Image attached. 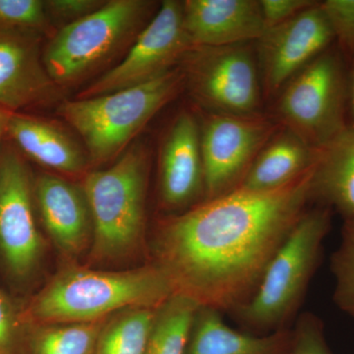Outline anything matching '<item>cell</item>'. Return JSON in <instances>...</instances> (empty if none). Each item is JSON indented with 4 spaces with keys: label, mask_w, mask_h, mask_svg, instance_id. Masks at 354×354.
Returning <instances> with one entry per match:
<instances>
[{
    "label": "cell",
    "mask_w": 354,
    "mask_h": 354,
    "mask_svg": "<svg viewBox=\"0 0 354 354\" xmlns=\"http://www.w3.org/2000/svg\"><path fill=\"white\" fill-rule=\"evenodd\" d=\"M321 152L283 127L262 149L239 188L278 189L313 167Z\"/></svg>",
    "instance_id": "19"
},
{
    "label": "cell",
    "mask_w": 354,
    "mask_h": 354,
    "mask_svg": "<svg viewBox=\"0 0 354 354\" xmlns=\"http://www.w3.org/2000/svg\"><path fill=\"white\" fill-rule=\"evenodd\" d=\"M342 241L354 244V218L344 221L342 230Z\"/></svg>",
    "instance_id": "32"
},
{
    "label": "cell",
    "mask_w": 354,
    "mask_h": 354,
    "mask_svg": "<svg viewBox=\"0 0 354 354\" xmlns=\"http://www.w3.org/2000/svg\"><path fill=\"white\" fill-rule=\"evenodd\" d=\"M317 3L313 0H260L266 29L292 19Z\"/></svg>",
    "instance_id": "29"
},
{
    "label": "cell",
    "mask_w": 354,
    "mask_h": 354,
    "mask_svg": "<svg viewBox=\"0 0 354 354\" xmlns=\"http://www.w3.org/2000/svg\"><path fill=\"white\" fill-rule=\"evenodd\" d=\"M283 127L278 118L260 113H209L200 125L205 200L237 189L262 149Z\"/></svg>",
    "instance_id": "8"
},
{
    "label": "cell",
    "mask_w": 354,
    "mask_h": 354,
    "mask_svg": "<svg viewBox=\"0 0 354 354\" xmlns=\"http://www.w3.org/2000/svg\"><path fill=\"white\" fill-rule=\"evenodd\" d=\"M183 25L195 48L250 44L266 30L260 0H186Z\"/></svg>",
    "instance_id": "16"
},
{
    "label": "cell",
    "mask_w": 354,
    "mask_h": 354,
    "mask_svg": "<svg viewBox=\"0 0 354 354\" xmlns=\"http://www.w3.org/2000/svg\"><path fill=\"white\" fill-rule=\"evenodd\" d=\"M174 295L153 263L118 272L70 264L32 298L21 319L29 326L97 322L127 309L158 308Z\"/></svg>",
    "instance_id": "2"
},
{
    "label": "cell",
    "mask_w": 354,
    "mask_h": 354,
    "mask_svg": "<svg viewBox=\"0 0 354 354\" xmlns=\"http://www.w3.org/2000/svg\"><path fill=\"white\" fill-rule=\"evenodd\" d=\"M290 354H333L323 321L315 314H301L292 329Z\"/></svg>",
    "instance_id": "27"
},
{
    "label": "cell",
    "mask_w": 354,
    "mask_h": 354,
    "mask_svg": "<svg viewBox=\"0 0 354 354\" xmlns=\"http://www.w3.org/2000/svg\"><path fill=\"white\" fill-rule=\"evenodd\" d=\"M101 0H48L44 1L46 12L55 16L58 19L74 22L90 15L104 6Z\"/></svg>",
    "instance_id": "30"
},
{
    "label": "cell",
    "mask_w": 354,
    "mask_h": 354,
    "mask_svg": "<svg viewBox=\"0 0 354 354\" xmlns=\"http://www.w3.org/2000/svg\"><path fill=\"white\" fill-rule=\"evenodd\" d=\"M332 220L326 207L307 209L268 265L253 297L234 312L241 324L267 334L288 329L320 263Z\"/></svg>",
    "instance_id": "4"
},
{
    "label": "cell",
    "mask_w": 354,
    "mask_h": 354,
    "mask_svg": "<svg viewBox=\"0 0 354 354\" xmlns=\"http://www.w3.org/2000/svg\"><path fill=\"white\" fill-rule=\"evenodd\" d=\"M194 48L184 29L183 2L165 0L123 60L88 86L78 97H97L148 82L171 71Z\"/></svg>",
    "instance_id": "11"
},
{
    "label": "cell",
    "mask_w": 354,
    "mask_h": 354,
    "mask_svg": "<svg viewBox=\"0 0 354 354\" xmlns=\"http://www.w3.org/2000/svg\"><path fill=\"white\" fill-rule=\"evenodd\" d=\"M21 314L0 290V354H15L21 337Z\"/></svg>",
    "instance_id": "28"
},
{
    "label": "cell",
    "mask_w": 354,
    "mask_h": 354,
    "mask_svg": "<svg viewBox=\"0 0 354 354\" xmlns=\"http://www.w3.org/2000/svg\"><path fill=\"white\" fill-rule=\"evenodd\" d=\"M9 113L7 111L0 109V151L3 145V138L6 135L7 120H8Z\"/></svg>",
    "instance_id": "33"
},
{
    "label": "cell",
    "mask_w": 354,
    "mask_h": 354,
    "mask_svg": "<svg viewBox=\"0 0 354 354\" xmlns=\"http://www.w3.org/2000/svg\"><path fill=\"white\" fill-rule=\"evenodd\" d=\"M6 135L19 152L39 165L68 176H76L85 169L82 151L53 123L19 113H9Z\"/></svg>",
    "instance_id": "18"
},
{
    "label": "cell",
    "mask_w": 354,
    "mask_h": 354,
    "mask_svg": "<svg viewBox=\"0 0 354 354\" xmlns=\"http://www.w3.org/2000/svg\"><path fill=\"white\" fill-rule=\"evenodd\" d=\"M316 165L278 189L237 188L158 221L153 264L174 295L221 312L246 304L308 209Z\"/></svg>",
    "instance_id": "1"
},
{
    "label": "cell",
    "mask_w": 354,
    "mask_h": 354,
    "mask_svg": "<svg viewBox=\"0 0 354 354\" xmlns=\"http://www.w3.org/2000/svg\"><path fill=\"white\" fill-rule=\"evenodd\" d=\"M35 202L55 245L66 259L82 255L92 243V218L83 190L57 176L34 180Z\"/></svg>",
    "instance_id": "15"
},
{
    "label": "cell",
    "mask_w": 354,
    "mask_h": 354,
    "mask_svg": "<svg viewBox=\"0 0 354 354\" xmlns=\"http://www.w3.org/2000/svg\"><path fill=\"white\" fill-rule=\"evenodd\" d=\"M48 25L41 0H0V29L38 32Z\"/></svg>",
    "instance_id": "24"
},
{
    "label": "cell",
    "mask_w": 354,
    "mask_h": 354,
    "mask_svg": "<svg viewBox=\"0 0 354 354\" xmlns=\"http://www.w3.org/2000/svg\"><path fill=\"white\" fill-rule=\"evenodd\" d=\"M334 35L337 48L346 62L354 58V0H326L320 2Z\"/></svg>",
    "instance_id": "26"
},
{
    "label": "cell",
    "mask_w": 354,
    "mask_h": 354,
    "mask_svg": "<svg viewBox=\"0 0 354 354\" xmlns=\"http://www.w3.org/2000/svg\"><path fill=\"white\" fill-rule=\"evenodd\" d=\"M34 181L17 148L0 151V257L18 281L31 278L44 252L35 216Z\"/></svg>",
    "instance_id": "10"
},
{
    "label": "cell",
    "mask_w": 354,
    "mask_h": 354,
    "mask_svg": "<svg viewBox=\"0 0 354 354\" xmlns=\"http://www.w3.org/2000/svg\"><path fill=\"white\" fill-rule=\"evenodd\" d=\"M199 307L190 298L171 295L157 310L144 354H184Z\"/></svg>",
    "instance_id": "21"
},
{
    "label": "cell",
    "mask_w": 354,
    "mask_h": 354,
    "mask_svg": "<svg viewBox=\"0 0 354 354\" xmlns=\"http://www.w3.org/2000/svg\"><path fill=\"white\" fill-rule=\"evenodd\" d=\"M351 64V70L348 72V111L353 122L349 127L354 129V58Z\"/></svg>",
    "instance_id": "31"
},
{
    "label": "cell",
    "mask_w": 354,
    "mask_h": 354,
    "mask_svg": "<svg viewBox=\"0 0 354 354\" xmlns=\"http://www.w3.org/2000/svg\"><path fill=\"white\" fill-rule=\"evenodd\" d=\"M335 286L333 299L342 311L354 319V244L342 241L330 257Z\"/></svg>",
    "instance_id": "25"
},
{
    "label": "cell",
    "mask_w": 354,
    "mask_h": 354,
    "mask_svg": "<svg viewBox=\"0 0 354 354\" xmlns=\"http://www.w3.org/2000/svg\"><path fill=\"white\" fill-rule=\"evenodd\" d=\"M351 136H353V139L354 141V129H353V128L351 127Z\"/></svg>",
    "instance_id": "34"
},
{
    "label": "cell",
    "mask_w": 354,
    "mask_h": 354,
    "mask_svg": "<svg viewBox=\"0 0 354 354\" xmlns=\"http://www.w3.org/2000/svg\"><path fill=\"white\" fill-rule=\"evenodd\" d=\"M291 346L292 329L246 334L227 325L218 310L199 307L184 354H290Z\"/></svg>",
    "instance_id": "17"
},
{
    "label": "cell",
    "mask_w": 354,
    "mask_h": 354,
    "mask_svg": "<svg viewBox=\"0 0 354 354\" xmlns=\"http://www.w3.org/2000/svg\"><path fill=\"white\" fill-rule=\"evenodd\" d=\"M183 62L185 83L211 113H259L262 84L257 57L248 44L196 46Z\"/></svg>",
    "instance_id": "9"
},
{
    "label": "cell",
    "mask_w": 354,
    "mask_h": 354,
    "mask_svg": "<svg viewBox=\"0 0 354 354\" xmlns=\"http://www.w3.org/2000/svg\"><path fill=\"white\" fill-rule=\"evenodd\" d=\"M184 84L183 70L174 68L134 87L64 102L59 113L82 137L92 162L102 164L123 152Z\"/></svg>",
    "instance_id": "5"
},
{
    "label": "cell",
    "mask_w": 354,
    "mask_h": 354,
    "mask_svg": "<svg viewBox=\"0 0 354 354\" xmlns=\"http://www.w3.org/2000/svg\"><path fill=\"white\" fill-rule=\"evenodd\" d=\"M55 82L39 57L38 32L0 29V109H21L50 99Z\"/></svg>",
    "instance_id": "14"
},
{
    "label": "cell",
    "mask_w": 354,
    "mask_h": 354,
    "mask_svg": "<svg viewBox=\"0 0 354 354\" xmlns=\"http://www.w3.org/2000/svg\"><path fill=\"white\" fill-rule=\"evenodd\" d=\"M204 193L201 127L190 113L179 114L160 153V196L167 209L189 206Z\"/></svg>",
    "instance_id": "13"
},
{
    "label": "cell",
    "mask_w": 354,
    "mask_h": 354,
    "mask_svg": "<svg viewBox=\"0 0 354 354\" xmlns=\"http://www.w3.org/2000/svg\"><path fill=\"white\" fill-rule=\"evenodd\" d=\"M348 71L341 51L330 46L283 87L278 120L318 150L348 131Z\"/></svg>",
    "instance_id": "7"
},
{
    "label": "cell",
    "mask_w": 354,
    "mask_h": 354,
    "mask_svg": "<svg viewBox=\"0 0 354 354\" xmlns=\"http://www.w3.org/2000/svg\"><path fill=\"white\" fill-rule=\"evenodd\" d=\"M334 41L320 2L292 19L267 28L256 41L261 84L266 94L279 93Z\"/></svg>",
    "instance_id": "12"
},
{
    "label": "cell",
    "mask_w": 354,
    "mask_h": 354,
    "mask_svg": "<svg viewBox=\"0 0 354 354\" xmlns=\"http://www.w3.org/2000/svg\"><path fill=\"white\" fill-rule=\"evenodd\" d=\"M155 2L111 0L66 24L46 46L43 64L55 84L70 85L113 57L145 28Z\"/></svg>",
    "instance_id": "6"
},
{
    "label": "cell",
    "mask_w": 354,
    "mask_h": 354,
    "mask_svg": "<svg viewBox=\"0 0 354 354\" xmlns=\"http://www.w3.org/2000/svg\"><path fill=\"white\" fill-rule=\"evenodd\" d=\"M311 198L333 213L337 212L344 221L354 218V141L351 127L321 152L312 179Z\"/></svg>",
    "instance_id": "20"
},
{
    "label": "cell",
    "mask_w": 354,
    "mask_h": 354,
    "mask_svg": "<svg viewBox=\"0 0 354 354\" xmlns=\"http://www.w3.org/2000/svg\"><path fill=\"white\" fill-rule=\"evenodd\" d=\"M148 153L134 145L111 167L90 172L83 192L92 218L90 259L123 260L138 252L145 236Z\"/></svg>",
    "instance_id": "3"
},
{
    "label": "cell",
    "mask_w": 354,
    "mask_h": 354,
    "mask_svg": "<svg viewBox=\"0 0 354 354\" xmlns=\"http://www.w3.org/2000/svg\"><path fill=\"white\" fill-rule=\"evenodd\" d=\"M111 318V317H109ZM106 320L30 326L31 354H95Z\"/></svg>",
    "instance_id": "23"
},
{
    "label": "cell",
    "mask_w": 354,
    "mask_h": 354,
    "mask_svg": "<svg viewBox=\"0 0 354 354\" xmlns=\"http://www.w3.org/2000/svg\"><path fill=\"white\" fill-rule=\"evenodd\" d=\"M158 308H132L104 324L95 354H144Z\"/></svg>",
    "instance_id": "22"
}]
</instances>
